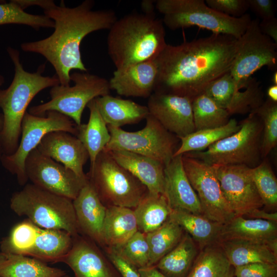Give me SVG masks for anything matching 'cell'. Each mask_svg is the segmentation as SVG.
Instances as JSON below:
<instances>
[{
  "label": "cell",
  "instance_id": "cell-1",
  "mask_svg": "<svg viewBox=\"0 0 277 277\" xmlns=\"http://www.w3.org/2000/svg\"><path fill=\"white\" fill-rule=\"evenodd\" d=\"M238 39L223 34L167 44L156 58L158 74L154 92L192 100L214 81L230 71Z\"/></svg>",
  "mask_w": 277,
  "mask_h": 277
},
{
  "label": "cell",
  "instance_id": "cell-2",
  "mask_svg": "<svg viewBox=\"0 0 277 277\" xmlns=\"http://www.w3.org/2000/svg\"><path fill=\"white\" fill-rule=\"evenodd\" d=\"M94 4L93 1L86 0L70 8L62 1L60 6L44 10V14L54 22L53 32L44 39L21 45L24 51L44 56L53 67L62 85H70L72 70L87 71L80 50L84 37L92 32L109 30L117 19L114 10H93Z\"/></svg>",
  "mask_w": 277,
  "mask_h": 277
},
{
  "label": "cell",
  "instance_id": "cell-3",
  "mask_svg": "<svg viewBox=\"0 0 277 277\" xmlns=\"http://www.w3.org/2000/svg\"><path fill=\"white\" fill-rule=\"evenodd\" d=\"M162 19L154 13L133 12L114 23L107 37L108 53L116 70L154 59L167 43Z\"/></svg>",
  "mask_w": 277,
  "mask_h": 277
},
{
  "label": "cell",
  "instance_id": "cell-4",
  "mask_svg": "<svg viewBox=\"0 0 277 277\" xmlns=\"http://www.w3.org/2000/svg\"><path fill=\"white\" fill-rule=\"evenodd\" d=\"M7 51L14 66V76L10 85L0 90V108L3 123L0 129V149L3 155H11L17 149L21 133V124L27 109L35 96L42 90L60 84L56 75H42L45 64L31 73L23 68L19 52L11 47Z\"/></svg>",
  "mask_w": 277,
  "mask_h": 277
},
{
  "label": "cell",
  "instance_id": "cell-5",
  "mask_svg": "<svg viewBox=\"0 0 277 277\" xmlns=\"http://www.w3.org/2000/svg\"><path fill=\"white\" fill-rule=\"evenodd\" d=\"M155 8L162 15L164 25L175 30L192 26L240 38L252 18L249 14L228 16L209 7L204 0H157Z\"/></svg>",
  "mask_w": 277,
  "mask_h": 277
},
{
  "label": "cell",
  "instance_id": "cell-6",
  "mask_svg": "<svg viewBox=\"0 0 277 277\" xmlns=\"http://www.w3.org/2000/svg\"><path fill=\"white\" fill-rule=\"evenodd\" d=\"M11 210L26 216L43 229L64 230L72 236L80 234L72 200L26 184L10 199Z\"/></svg>",
  "mask_w": 277,
  "mask_h": 277
},
{
  "label": "cell",
  "instance_id": "cell-7",
  "mask_svg": "<svg viewBox=\"0 0 277 277\" xmlns=\"http://www.w3.org/2000/svg\"><path fill=\"white\" fill-rule=\"evenodd\" d=\"M240 129L202 151L183 155L202 161L210 166L244 165L254 168L261 163L263 124L255 113L240 124Z\"/></svg>",
  "mask_w": 277,
  "mask_h": 277
},
{
  "label": "cell",
  "instance_id": "cell-8",
  "mask_svg": "<svg viewBox=\"0 0 277 277\" xmlns=\"http://www.w3.org/2000/svg\"><path fill=\"white\" fill-rule=\"evenodd\" d=\"M106 206L135 208L148 193L147 188L103 150L86 174Z\"/></svg>",
  "mask_w": 277,
  "mask_h": 277
},
{
  "label": "cell",
  "instance_id": "cell-9",
  "mask_svg": "<svg viewBox=\"0 0 277 277\" xmlns=\"http://www.w3.org/2000/svg\"><path fill=\"white\" fill-rule=\"evenodd\" d=\"M72 86L61 84L51 88L50 100L30 108L29 113L44 116L46 112L55 111L70 118L77 126L80 125L86 106L92 100L110 94L109 81L87 72H73L70 74Z\"/></svg>",
  "mask_w": 277,
  "mask_h": 277
},
{
  "label": "cell",
  "instance_id": "cell-10",
  "mask_svg": "<svg viewBox=\"0 0 277 277\" xmlns=\"http://www.w3.org/2000/svg\"><path fill=\"white\" fill-rule=\"evenodd\" d=\"M62 131L76 136L77 125L69 117L55 111L46 112L44 116H36L27 112L21 124V137L18 147L11 155H3L4 167L16 175L18 183L25 185L28 181L25 162L29 153L36 148L43 138L52 131Z\"/></svg>",
  "mask_w": 277,
  "mask_h": 277
},
{
  "label": "cell",
  "instance_id": "cell-11",
  "mask_svg": "<svg viewBox=\"0 0 277 277\" xmlns=\"http://www.w3.org/2000/svg\"><path fill=\"white\" fill-rule=\"evenodd\" d=\"M145 120V127L134 132L107 126L111 138L104 150L127 151L150 157L166 165L176 151V139L150 114Z\"/></svg>",
  "mask_w": 277,
  "mask_h": 277
},
{
  "label": "cell",
  "instance_id": "cell-12",
  "mask_svg": "<svg viewBox=\"0 0 277 277\" xmlns=\"http://www.w3.org/2000/svg\"><path fill=\"white\" fill-rule=\"evenodd\" d=\"M259 23L258 18L252 19L238 39V48L229 72L239 89L246 88L251 75L263 67L276 71L277 43L261 32Z\"/></svg>",
  "mask_w": 277,
  "mask_h": 277
},
{
  "label": "cell",
  "instance_id": "cell-13",
  "mask_svg": "<svg viewBox=\"0 0 277 277\" xmlns=\"http://www.w3.org/2000/svg\"><path fill=\"white\" fill-rule=\"evenodd\" d=\"M26 176L31 184L51 193L73 200L88 181L36 148L28 155L25 162Z\"/></svg>",
  "mask_w": 277,
  "mask_h": 277
},
{
  "label": "cell",
  "instance_id": "cell-14",
  "mask_svg": "<svg viewBox=\"0 0 277 277\" xmlns=\"http://www.w3.org/2000/svg\"><path fill=\"white\" fill-rule=\"evenodd\" d=\"M183 166L195 191L203 215L225 224L235 215L221 190L219 182L211 166L199 160L182 155Z\"/></svg>",
  "mask_w": 277,
  "mask_h": 277
},
{
  "label": "cell",
  "instance_id": "cell-15",
  "mask_svg": "<svg viewBox=\"0 0 277 277\" xmlns=\"http://www.w3.org/2000/svg\"><path fill=\"white\" fill-rule=\"evenodd\" d=\"M235 216L246 217L263 206L251 168L244 165L211 166Z\"/></svg>",
  "mask_w": 277,
  "mask_h": 277
},
{
  "label": "cell",
  "instance_id": "cell-16",
  "mask_svg": "<svg viewBox=\"0 0 277 277\" xmlns=\"http://www.w3.org/2000/svg\"><path fill=\"white\" fill-rule=\"evenodd\" d=\"M149 114L180 138L195 131L192 100L177 95L153 92L149 97Z\"/></svg>",
  "mask_w": 277,
  "mask_h": 277
},
{
  "label": "cell",
  "instance_id": "cell-17",
  "mask_svg": "<svg viewBox=\"0 0 277 277\" xmlns=\"http://www.w3.org/2000/svg\"><path fill=\"white\" fill-rule=\"evenodd\" d=\"M230 115L251 112L263 103L259 82L251 78L244 89H239L229 72L213 82L204 92Z\"/></svg>",
  "mask_w": 277,
  "mask_h": 277
},
{
  "label": "cell",
  "instance_id": "cell-18",
  "mask_svg": "<svg viewBox=\"0 0 277 277\" xmlns=\"http://www.w3.org/2000/svg\"><path fill=\"white\" fill-rule=\"evenodd\" d=\"M36 148L41 153L71 169L78 176L87 177L83 167L89 159V154L76 136L62 131L50 132L43 138Z\"/></svg>",
  "mask_w": 277,
  "mask_h": 277
},
{
  "label": "cell",
  "instance_id": "cell-19",
  "mask_svg": "<svg viewBox=\"0 0 277 277\" xmlns=\"http://www.w3.org/2000/svg\"><path fill=\"white\" fill-rule=\"evenodd\" d=\"M163 195L171 210L203 215L199 198L185 172L182 155L173 156L165 166Z\"/></svg>",
  "mask_w": 277,
  "mask_h": 277
},
{
  "label": "cell",
  "instance_id": "cell-20",
  "mask_svg": "<svg viewBox=\"0 0 277 277\" xmlns=\"http://www.w3.org/2000/svg\"><path fill=\"white\" fill-rule=\"evenodd\" d=\"M158 74L156 58L116 70L109 80L111 90L125 96L149 97L154 92Z\"/></svg>",
  "mask_w": 277,
  "mask_h": 277
},
{
  "label": "cell",
  "instance_id": "cell-21",
  "mask_svg": "<svg viewBox=\"0 0 277 277\" xmlns=\"http://www.w3.org/2000/svg\"><path fill=\"white\" fill-rule=\"evenodd\" d=\"M61 262L71 269L75 277H113L97 244L81 234L73 236L71 248Z\"/></svg>",
  "mask_w": 277,
  "mask_h": 277
},
{
  "label": "cell",
  "instance_id": "cell-22",
  "mask_svg": "<svg viewBox=\"0 0 277 277\" xmlns=\"http://www.w3.org/2000/svg\"><path fill=\"white\" fill-rule=\"evenodd\" d=\"M72 203L80 234L103 246L102 232L107 207L89 180Z\"/></svg>",
  "mask_w": 277,
  "mask_h": 277
},
{
  "label": "cell",
  "instance_id": "cell-23",
  "mask_svg": "<svg viewBox=\"0 0 277 277\" xmlns=\"http://www.w3.org/2000/svg\"><path fill=\"white\" fill-rule=\"evenodd\" d=\"M114 160L138 179L152 194H164L165 165L155 160L124 150L108 151Z\"/></svg>",
  "mask_w": 277,
  "mask_h": 277
},
{
  "label": "cell",
  "instance_id": "cell-24",
  "mask_svg": "<svg viewBox=\"0 0 277 277\" xmlns=\"http://www.w3.org/2000/svg\"><path fill=\"white\" fill-rule=\"evenodd\" d=\"M231 239L266 244L277 254V222L234 216L223 225L217 242Z\"/></svg>",
  "mask_w": 277,
  "mask_h": 277
},
{
  "label": "cell",
  "instance_id": "cell-25",
  "mask_svg": "<svg viewBox=\"0 0 277 277\" xmlns=\"http://www.w3.org/2000/svg\"><path fill=\"white\" fill-rule=\"evenodd\" d=\"M96 107L107 126L121 128L133 124L149 115L147 106L132 100L106 95L94 99Z\"/></svg>",
  "mask_w": 277,
  "mask_h": 277
},
{
  "label": "cell",
  "instance_id": "cell-26",
  "mask_svg": "<svg viewBox=\"0 0 277 277\" xmlns=\"http://www.w3.org/2000/svg\"><path fill=\"white\" fill-rule=\"evenodd\" d=\"M102 228L103 246L116 248L138 231L133 209L108 206Z\"/></svg>",
  "mask_w": 277,
  "mask_h": 277
},
{
  "label": "cell",
  "instance_id": "cell-27",
  "mask_svg": "<svg viewBox=\"0 0 277 277\" xmlns=\"http://www.w3.org/2000/svg\"><path fill=\"white\" fill-rule=\"evenodd\" d=\"M73 236L58 229L39 228L34 242L26 256L44 262H61L71 248Z\"/></svg>",
  "mask_w": 277,
  "mask_h": 277
},
{
  "label": "cell",
  "instance_id": "cell-28",
  "mask_svg": "<svg viewBox=\"0 0 277 277\" xmlns=\"http://www.w3.org/2000/svg\"><path fill=\"white\" fill-rule=\"evenodd\" d=\"M234 267L254 263L277 264V254L265 243L240 239L217 242Z\"/></svg>",
  "mask_w": 277,
  "mask_h": 277
},
{
  "label": "cell",
  "instance_id": "cell-29",
  "mask_svg": "<svg viewBox=\"0 0 277 277\" xmlns=\"http://www.w3.org/2000/svg\"><path fill=\"white\" fill-rule=\"evenodd\" d=\"M66 274L32 257L0 252V277H61Z\"/></svg>",
  "mask_w": 277,
  "mask_h": 277
},
{
  "label": "cell",
  "instance_id": "cell-30",
  "mask_svg": "<svg viewBox=\"0 0 277 277\" xmlns=\"http://www.w3.org/2000/svg\"><path fill=\"white\" fill-rule=\"evenodd\" d=\"M169 217L192 238L200 250L218 242L223 226L203 215L181 210H171Z\"/></svg>",
  "mask_w": 277,
  "mask_h": 277
},
{
  "label": "cell",
  "instance_id": "cell-31",
  "mask_svg": "<svg viewBox=\"0 0 277 277\" xmlns=\"http://www.w3.org/2000/svg\"><path fill=\"white\" fill-rule=\"evenodd\" d=\"M200 249L185 232L180 242L155 265L167 277H187Z\"/></svg>",
  "mask_w": 277,
  "mask_h": 277
},
{
  "label": "cell",
  "instance_id": "cell-32",
  "mask_svg": "<svg viewBox=\"0 0 277 277\" xmlns=\"http://www.w3.org/2000/svg\"><path fill=\"white\" fill-rule=\"evenodd\" d=\"M87 107L90 112L88 122L77 126L76 136L87 150L90 164H92L98 154L107 145L111 136L107 125L96 107L94 99L90 101Z\"/></svg>",
  "mask_w": 277,
  "mask_h": 277
},
{
  "label": "cell",
  "instance_id": "cell-33",
  "mask_svg": "<svg viewBox=\"0 0 277 277\" xmlns=\"http://www.w3.org/2000/svg\"><path fill=\"white\" fill-rule=\"evenodd\" d=\"M187 277H235L234 267L217 242L200 250Z\"/></svg>",
  "mask_w": 277,
  "mask_h": 277
},
{
  "label": "cell",
  "instance_id": "cell-34",
  "mask_svg": "<svg viewBox=\"0 0 277 277\" xmlns=\"http://www.w3.org/2000/svg\"><path fill=\"white\" fill-rule=\"evenodd\" d=\"M133 211L138 230L147 234L162 226L169 218L171 209L164 195L148 192Z\"/></svg>",
  "mask_w": 277,
  "mask_h": 277
},
{
  "label": "cell",
  "instance_id": "cell-35",
  "mask_svg": "<svg viewBox=\"0 0 277 277\" xmlns=\"http://www.w3.org/2000/svg\"><path fill=\"white\" fill-rule=\"evenodd\" d=\"M185 231L169 217L159 228L145 234L149 249V266H155L182 239Z\"/></svg>",
  "mask_w": 277,
  "mask_h": 277
},
{
  "label": "cell",
  "instance_id": "cell-36",
  "mask_svg": "<svg viewBox=\"0 0 277 277\" xmlns=\"http://www.w3.org/2000/svg\"><path fill=\"white\" fill-rule=\"evenodd\" d=\"M240 128L241 125L236 120L231 118L224 126L196 130L180 138L181 144L173 156L190 152L204 151L216 142L237 132Z\"/></svg>",
  "mask_w": 277,
  "mask_h": 277
},
{
  "label": "cell",
  "instance_id": "cell-37",
  "mask_svg": "<svg viewBox=\"0 0 277 277\" xmlns=\"http://www.w3.org/2000/svg\"><path fill=\"white\" fill-rule=\"evenodd\" d=\"M192 107L195 131L221 127L230 120L229 113L204 93L192 100Z\"/></svg>",
  "mask_w": 277,
  "mask_h": 277
},
{
  "label": "cell",
  "instance_id": "cell-38",
  "mask_svg": "<svg viewBox=\"0 0 277 277\" xmlns=\"http://www.w3.org/2000/svg\"><path fill=\"white\" fill-rule=\"evenodd\" d=\"M40 227L28 219L16 224L0 242L1 252L26 255L33 244Z\"/></svg>",
  "mask_w": 277,
  "mask_h": 277
},
{
  "label": "cell",
  "instance_id": "cell-39",
  "mask_svg": "<svg viewBox=\"0 0 277 277\" xmlns=\"http://www.w3.org/2000/svg\"><path fill=\"white\" fill-rule=\"evenodd\" d=\"M21 24L29 26L36 30L41 28H53L54 22L43 15L26 12L14 0L0 4V25Z\"/></svg>",
  "mask_w": 277,
  "mask_h": 277
},
{
  "label": "cell",
  "instance_id": "cell-40",
  "mask_svg": "<svg viewBox=\"0 0 277 277\" xmlns=\"http://www.w3.org/2000/svg\"><path fill=\"white\" fill-rule=\"evenodd\" d=\"M251 112L256 113L262 122L261 151L264 157L277 144V102L268 99Z\"/></svg>",
  "mask_w": 277,
  "mask_h": 277
},
{
  "label": "cell",
  "instance_id": "cell-41",
  "mask_svg": "<svg viewBox=\"0 0 277 277\" xmlns=\"http://www.w3.org/2000/svg\"><path fill=\"white\" fill-rule=\"evenodd\" d=\"M252 176L263 205L269 208L277 206V180L266 161L251 168Z\"/></svg>",
  "mask_w": 277,
  "mask_h": 277
},
{
  "label": "cell",
  "instance_id": "cell-42",
  "mask_svg": "<svg viewBox=\"0 0 277 277\" xmlns=\"http://www.w3.org/2000/svg\"><path fill=\"white\" fill-rule=\"evenodd\" d=\"M110 249L116 251L138 269L149 267V249L146 235L138 230L123 245Z\"/></svg>",
  "mask_w": 277,
  "mask_h": 277
},
{
  "label": "cell",
  "instance_id": "cell-43",
  "mask_svg": "<svg viewBox=\"0 0 277 277\" xmlns=\"http://www.w3.org/2000/svg\"><path fill=\"white\" fill-rule=\"evenodd\" d=\"M212 9L228 16L240 17L249 9L248 0H206Z\"/></svg>",
  "mask_w": 277,
  "mask_h": 277
},
{
  "label": "cell",
  "instance_id": "cell-44",
  "mask_svg": "<svg viewBox=\"0 0 277 277\" xmlns=\"http://www.w3.org/2000/svg\"><path fill=\"white\" fill-rule=\"evenodd\" d=\"M235 277H277V264L254 263L234 267Z\"/></svg>",
  "mask_w": 277,
  "mask_h": 277
},
{
  "label": "cell",
  "instance_id": "cell-45",
  "mask_svg": "<svg viewBox=\"0 0 277 277\" xmlns=\"http://www.w3.org/2000/svg\"><path fill=\"white\" fill-rule=\"evenodd\" d=\"M106 253L123 277H141L138 269L116 251L106 247Z\"/></svg>",
  "mask_w": 277,
  "mask_h": 277
},
{
  "label": "cell",
  "instance_id": "cell-46",
  "mask_svg": "<svg viewBox=\"0 0 277 277\" xmlns=\"http://www.w3.org/2000/svg\"><path fill=\"white\" fill-rule=\"evenodd\" d=\"M249 9L262 20L268 19L275 16V6L272 0H248Z\"/></svg>",
  "mask_w": 277,
  "mask_h": 277
},
{
  "label": "cell",
  "instance_id": "cell-47",
  "mask_svg": "<svg viewBox=\"0 0 277 277\" xmlns=\"http://www.w3.org/2000/svg\"><path fill=\"white\" fill-rule=\"evenodd\" d=\"M259 28L262 33L277 43V19L275 17L260 21Z\"/></svg>",
  "mask_w": 277,
  "mask_h": 277
},
{
  "label": "cell",
  "instance_id": "cell-48",
  "mask_svg": "<svg viewBox=\"0 0 277 277\" xmlns=\"http://www.w3.org/2000/svg\"><path fill=\"white\" fill-rule=\"evenodd\" d=\"M23 10L32 6H37L44 10L54 8L56 5L51 0H14Z\"/></svg>",
  "mask_w": 277,
  "mask_h": 277
},
{
  "label": "cell",
  "instance_id": "cell-49",
  "mask_svg": "<svg viewBox=\"0 0 277 277\" xmlns=\"http://www.w3.org/2000/svg\"><path fill=\"white\" fill-rule=\"evenodd\" d=\"M247 216L251 219H261L277 222V213L276 212H268L261 209L254 210Z\"/></svg>",
  "mask_w": 277,
  "mask_h": 277
},
{
  "label": "cell",
  "instance_id": "cell-50",
  "mask_svg": "<svg viewBox=\"0 0 277 277\" xmlns=\"http://www.w3.org/2000/svg\"><path fill=\"white\" fill-rule=\"evenodd\" d=\"M141 277H167L160 271L155 266L138 269Z\"/></svg>",
  "mask_w": 277,
  "mask_h": 277
},
{
  "label": "cell",
  "instance_id": "cell-51",
  "mask_svg": "<svg viewBox=\"0 0 277 277\" xmlns=\"http://www.w3.org/2000/svg\"><path fill=\"white\" fill-rule=\"evenodd\" d=\"M151 1H144L142 3V8L144 13H154V9L155 6L153 4V2Z\"/></svg>",
  "mask_w": 277,
  "mask_h": 277
},
{
  "label": "cell",
  "instance_id": "cell-52",
  "mask_svg": "<svg viewBox=\"0 0 277 277\" xmlns=\"http://www.w3.org/2000/svg\"><path fill=\"white\" fill-rule=\"evenodd\" d=\"M267 95L269 100L277 102V85L270 86L267 90Z\"/></svg>",
  "mask_w": 277,
  "mask_h": 277
},
{
  "label": "cell",
  "instance_id": "cell-53",
  "mask_svg": "<svg viewBox=\"0 0 277 277\" xmlns=\"http://www.w3.org/2000/svg\"><path fill=\"white\" fill-rule=\"evenodd\" d=\"M4 82V78L2 75H0V87L3 85ZM2 123H3V115L1 116V115L0 114V129L2 127ZM1 151L0 149V157H1Z\"/></svg>",
  "mask_w": 277,
  "mask_h": 277
},
{
  "label": "cell",
  "instance_id": "cell-54",
  "mask_svg": "<svg viewBox=\"0 0 277 277\" xmlns=\"http://www.w3.org/2000/svg\"><path fill=\"white\" fill-rule=\"evenodd\" d=\"M271 80L273 83V85H277V71H275L274 72L272 76Z\"/></svg>",
  "mask_w": 277,
  "mask_h": 277
},
{
  "label": "cell",
  "instance_id": "cell-55",
  "mask_svg": "<svg viewBox=\"0 0 277 277\" xmlns=\"http://www.w3.org/2000/svg\"><path fill=\"white\" fill-rule=\"evenodd\" d=\"M61 277H70V276L69 275H68L66 273L65 275H63V276H61Z\"/></svg>",
  "mask_w": 277,
  "mask_h": 277
}]
</instances>
